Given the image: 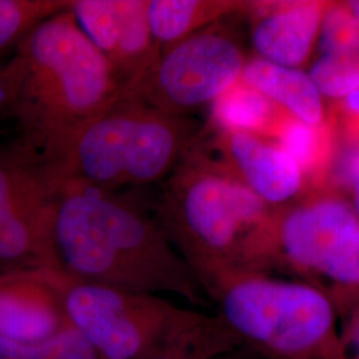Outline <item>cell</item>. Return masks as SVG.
Returning a JSON list of instances; mask_svg holds the SVG:
<instances>
[{"label":"cell","instance_id":"6da1fadb","mask_svg":"<svg viewBox=\"0 0 359 359\" xmlns=\"http://www.w3.org/2000/svg\"><path fill=\"white\" fill-rule=\"evenodd\" d=\"M52 237L59 271L74 281L201 301L194 273L158 222L112 192L60 184Z\"/></svg>","mask_w":359,"mask_h":359},{"label":"cell","instance_id":"7a4b0ae2","mask_svg":"<svg viewBox=\"0 0 359 359\" xmlns=\"http://www.w3.org/2000/svg\"><path fill=\"white\" fill-rule=\"evenodd\" d=\"M13 112L19 137L47 161L65 142L123 96L108 60L69 7L34 27L16 46Z\"/></svg>","mask_w":359,"mask_h":359},{"label":"cell","instance_id":"3957f363","mask_svg":"<svg viewBox=\"0 0 359 359\" xmlns=\"http://www.w3.org/2000/svg\"><path fill=\"white\" fill-rule=\"evenodd\" d=\"M264 213V201L240 180L189 161L167 180L157 222L194 276L209 285L225 274L249 271Z\"/></svg>","mask_w":359,"mask_h":359},{"label":"cell","instance_id":"277c9868","mask_svg":"<svg viewBox=\"0 0 359 359\" xmlns=\"http://www.w3.org/2000/svg\"><path fill=\"white\" fill-rule=\"evenodd\" d=\"M188 139L181 116L121 96L44 163L57 185L112 192L165 179L179 165Z\"/></svg>","mask_w":359,"mask_h":359},{"label":"cell","instance_id":"5b68a950","mask_svg":"<svg viewBox=\"0 0 359 359\" xmlns=\"http://www.w3.org/2000/svg\"><path fill=\"white\" fill-rule=\"evenodd\" d=\"M219 317L262 359H346L332 301L304 283L236 271L209 285Z\"/></svg>","mask_w":359,"mask_h":359},{"label":"cell","instance_id":"8992f818","mask_svg":"<svg viewBox=\"0 0 359 359\" xmlns=\"http://www.w3.org/2000/svg\"><path fill=\"white\" fill-rule=\"evenodd\" d=\"M68 321L99 359H156L203 320L152 294H135L67 277Z\"/></svg>","mask_w":359,"mask_h":359},{"label":"cell","instance_id":"52a82bcc","mask_svg":"<svg viewBox=\"0 0 359 359\" xmlns=\"http://www.w3.org/2000/svg\"><path fill=\"white\" fill-rule=\"evenodd\" d=\"M57 188L44 160L26 142L0 147V274L59 271L52 237Z\"/></svg>","mask_w":359,"mask_h":359},{"label":"cell","instance_id":"ba28073f","mask_svg":"<svg viewBox=\"0 0 359 359\" xmlns=\"http://www.w3.org/2000/svg\"><path fill=\"white\" fill-rule=\"evenodd\" d=\"M244 67V55L231 39L200 32L161 50L123 96L181 116L198 105L215 103L240 81Z\"/></svg>","mask_w":359,"mask_h":359},{"label":"cell","instance_id":"9c48e42d","mask_svg":"<svg viewBox=\"0 0 359 359\" xmlns=\"http://www.w3.org/2000/svg\"><path fill=\"white\" fill-rule=\"evenodd\" d=\"M280 241L297 266L359 286V218L345 203L326 200L295 210L285 219Z\"/></svg>","mask_w":359,"mask_h":359},{"label":"cell","instance_id":"30bf717a","mask_svg":"<svg viewBox=\"0 0 359 359\" xmlns=\"http://www.w3.org/2000/svg\"><path fill=\"white\" fill-rule=\"evenodd\" d=\"M148 4L149 0H71L77 25L105 56L123 90L136 83L160 53Z\"/></svg>","mask_w":359,"mask_h":359},{"label":"cell","instance_id":"8fae6325","mask_svg":"<svg viewBox=\"0 0 359 359\" xmlns=\"http://www.w3.org/2000/svg\"><path fill=\"white\" fill-rule=\"evenodd\" d=\"M65 283L55 270L0 274V341L36 345L68 329Z\"/></svg>","mask_w":359,"mask_h":359},{"label":"cell","instance_id":"7c38bea8","mask_svg":"<svg viewBox=\"0 0 359 359\" xmlns=\"http://www.w3.org/2000/svg\"><path fill=\"white\" fill-rule=\"evenodd\" d=\"M226 152L243 184L262 201L283 203L298 192L301 169L281 148L262 142L253 133L224 130Z\"/></svg>","mask_w":359,"mask_h":359},{"label":"cell","instance_id":"4fadbf2b","mask_svg":"<svg viewBox=\"0 0 359 359\" xmlns=\"http://www.w3.org/2000/svg\"><path fill=\"white\" fill-rule=\"evenodd\" d=\"M323 55L310 79L321 95L342 97L359 90V23L347 8H332L322 16Z\"/></svg>","mask_w":359,"mask_h":359},{"label":"cell","instance_id":"5bb4252c","mask_svg":"<svg viewBox=\"0 0 359 359\" xmlns=\"http://www.w3.org/2000/svg\"><path fill=\"white\" fill-rule=\"evenodd\" d=\"M317 3H297L262 18L253 31V44L261 59L292 67L302 63L321 27Z\"/></svg>","mask_w":359,"mask_h":359},{"label":"cell","instance_id":"9a60e30c","mask_svg":"<svg viewBox=\"0 0 359 359\" xmlns=\"http://www.w3.org/2000/svg\"><path fill=\"white\" fill-rule=\"evenodd\" d=\"M240 80L270 102L285 107L297 120L310 126H317L322 120L321 93L310 76L299 69L259 57L245 63Z\"/></svg>","mask_w":359,"mask_h":359},{"label":"cell","instance_id":"2e32d148","mask_svg":"<svg viewBox=\"0 0 359 359\" xmlns=\"http://www.w3.org/2000/svg\"><path fill=\"white\" fill-rule=\"evenodd\" d=\"M231 7V3L200 0H149L148 18L154 41L161 51L192 36L196 28Z\"/></svg>","mask_w":359,"mask_h":359},{"label":"cell","instance_id":"e0dca14e","mask_svg":"<svg viewBox=\"0 0 359 359\" xmlns=\"http://www.w3.org/2000/svg\"><path fill=\"white\" fill-rule=\"evenodd\" d=\"M245 354L243 342L219 316H204L181 341L156 359H243Z\"/></svg>","mask_w":359,"mask_h":359},{"label":"cell","instance_id":"ac0fdd59","mask_svg":"<svg viewBox=\"0 0 359 359\" xmlns=\"http://www.w3.org/2000/svg\"><path fill=\"white\" fill-rule=\"evenodd\" d=\"M271 116V102L241 80L213 103V117L224 130L253 133L265 128Z\"/></svg>","mask_w":359,"mask_h":359},{"label":"cell","instance_id":"d6986e66","mask_svg":"<svg viewBox=\"0 0 359 359\" xmlns=\"http://www.w3.org/2000/svg\"><path fill=\"white\" fill-rule=\"evenodd\" d=\"M69 6L71 0H0V52L18 46L40 22Z\"/></svg>","mask_w":359,"mask_h":359},{"label":"cell","instance_id":"ffe728a7","mask_svg":"<svg viewBox=\"0 0 359 359\" xmlns=\"http://www.w3.org/2000/svg\"><path fill=\"white\" fill-rule=\"evenodd\" d=\"M0 359H99L86 338L69 326L36 345H13L0 341Z\"/></svg>","mask_w":359,"mask_h":359},{"label":"cell","instance_id":"44dd1931","mask_svg":"<svg viewBox=\"0 0 359 359\" xmlns=\"http://www.w3.org/2000/svg\"><path fill=\"white\" fill-rule=\"evenodd\" d=\"M280 142V148L293 158L299 169L317 167L323 154V139L317 126H310L297 118L281 127Z\"/></svg>","mask_w":359,"mask_h":359},{"label":"cell","instance_id":"7402d4cb","mask_svg":"<svg viewBox=\"0 0 359 359\" xmlns=\"http://www.w3.org/2000/svg\"><path fill=\"white\" fill-rule=\"evenodd\" d=\"M341 342L346 359H359V310L341 330Z\"/></svg>","mask_w":359,"mask_h":359},{"label":"cell","instance_id":"603a6c76","mask_svg":"<svg viewBox=\"0 0 359 359\" xmlns=\"http://www.w3.org/2000/svg\"><path fill=\"white\" fill-rule=\"evenodd\" d=\"M13 71L11 63L0 65V115L10 112L13 95Z\"/></svg>","mask_w":359,"mask_h":359},{"label":"cell","instance_id":"cb8c5ba5","mask_svg":"<svg viewBox=\"0 0 359 359\" xmlns=\"http://www.w3.org/2000/svg\"><path fill=\"white\" fill-rule=\"evenodd\" d=\"M346 107L350 112L359 115V90H354L350 95H347Z\"/></svg>","mask_w":359,"mask_h":359},{"label":"cell","instance_id":"d4e9b609","mask_svg":"<svg viewBox=\"0 0 359 359\" xmlns=\"http://www.w3.org/2000/svg\"><path fill=\"white\" fill-rule=\"evenodd\" d=\"M347 10L354 16V19L359 23V0L355 1H350L347 6Z\"/></svg>","mask_w":359,"mask_h":359},{"label":"cell","instance_id":"484cf974","mask_svg":"<svg viewBox=\"0 0 359 359\" xmlns=\"http://www.w3.org/2000/svg\"><path fill=\"white\" fill-rule=\"evenodd\" d=\"M355 205H357V212L359 216V180L355 181Z\"/></svg>","mask_w":359,"mask_h":359},{"label":"cell","instance_id":"4316f807","mask_svg":"<svg viewBox=\"0 0 359 359\" xmlns=\"http://www.w3.org/2000/svg\"><path fill=\"white\" fill-rule=\"evenodd\" d=\"M250 357H248V355H245L244 359H249Z\"/></svg>","mask_w":359,"mask_h":359}]
</instances>
